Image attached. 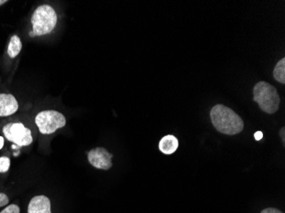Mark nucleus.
<instances>
[{"label":"nucleus","mask_w":285,"mask_h":213,"mask_svg":"<svg viewBox=\"0 0 285 213\" xmlns=\"http://www.w3.org/2000/svg\"><path fill=\"white\" fill-rule=\"evenodd\" d=\"M210 119L212 124L218 132L229 136L239 134L244 128L242 118L232 109L223 104H217L212 108Z\"/></svg>","instance_id":"f257e3e1"},{"label":"nucleus","mask_w":285,"mask_h":213,"mask_svg":"<svg viewBox=\"0 0 285 213\" xmlns=\"http://www.w3.org/2000/svg\"><path fill=\"white\" fill-rule=\"evenodd\" d=\"M254 101L258 103L263 112L273 115L279 109V95L277 89L269 83L261 81L255 85L253 89Z\"/></svg>","instance_id":"f03ea898"},{"label":"nucleus","mask_w":285,"mask_h":213,"mask_svg":"<svg viewBox=\"0 0 285 213\" xmlns=\"http://www.w3.org/2000/svg\"><path fill=\"white\" fill-rule=\"evenodd\" d=\"M57 21L56 11L51 6L44 5L39 6L33 14L32 32H29L30 37L42 36L49 34L55 28Z\"/></svg>","instance_id":"7ed1b4c3"},{"label":"nucleus","mask_w":285,"mask_h":213,"mask_svg":"<svg viewBox=\"0 0 285 213\" xmlns=\"http://www.w3.org/2000/svg\"><path fill=\"white\" fill-rule=\"evenodd\" d=\"M35 124L41 133L49 135L64 127L66 125V119L61 113L55 110H46L36 115Z\"/></svg>","instance_id":"20e7f679"},{"label":"nucleus","mask_w":285,"mask_h":213,"mask_svg":"<svg viewBox=\"0 0 285 213\" xmlns=\"http://www.w3.org/2000/svg\"><path fill=\"white\" fill-rule=\"evenodd\" d=\"M3 133L8 141L18 146H28L33 143L32 132L21 123H9L4 126Z\"/></svg>","instance_id":"39448f33"},{"label":"nucleus","mask_w":285,"mask_h":213,"mask_svg":"<svg viewBox=\"0 0 285 213\" xmlns=\"http://www.w3.org/2000/svg\"><path fill=\"white\" fill-rule=\"evenodd\" d=\"M88 161L93 167L100 170H109L112 167V154L104 148H95L89 151Z\"/></svg>","instance_id":"423d86ee"},{"label":"nucleus","mask_w":285,"mask_h":213,"mask_svg":"<svg viewBox=\"0 0 285 213\" xmlns=\"http://www.w3.org/2000/svg\"><path fill=\"white\" fill-rule=\"evenodd\" d=\"M18 101L11 94H0V117H7L18 110Z\"/></svg>","instance_id":"0eeeda50"},{"label":"nucleus","mask_w":285,"mask_h":213,"mask_svg":"<svg viewBox=\"0 0 285 213\" xmlns=\"http://www.w3.org/2000/svg\"><path fill=\"white\" fill-rule=\"evenodd\" d=\"M27 213H51V200L45 195H38L30 200Z\"/></svg>","instance_id":"6e6552de"},{"label":"nucleus","mask_w":285,"mask_h":213,"mask_svg":"<svg viewBox=\"0 0 285 213\" xmlns=\"http://www.w3.org/2000/svg\"><path fill=\"white\" fill-rule=\"evenodd\" d=\"M179 148V140L173 135H167L161 139L159 149L164 155H173Z\"/></svg>","instance_id":"1a4fd4ad"},{"label":"nucleus","mask_w":285,"mask_h":213,"mask_svg":"<svg viewBox=\"0 0 285 213\" xmlns=\"http://www.w3.org/2000/svg\"><path fill=\"white\" fill-rule=\"evenodd\" d=\"M22 45L20 38L17 35H14L10 40L8 46V55L11 58H15L21 52Z\"/></svg>","instance_id":"9d476101"},{"label":"nucleus","mask_w":285,"mask_h":213,"mask_svg":"<svg viewBox=\"0 0 285 213\" xmlns=\"http://www.w3.org/2000/svg\"><path fill=\"white\" fill-rule=\"evenodd\" d=\"M273 77L277 82L285 84V58L281 59L275 66Z\"/></svg>","instance_id":"9b49d317"},{"label":"nucleus","mask_w":285,"mask_h":213,"mask_svg":"<svg viewBox=\"0 0 285 213\" xmlns=\"http://www.w3.org/2000/svg\"><path fill=\"white\" fill-rule=\"evenodd\" d=\"M11 166V160L8 157H0V173L7 172Z\"/></svg>","instance_id":"f8f14e48"},{"label":"nucleus","mask_w":285,"mask_h":213,"mask_svg":"<svg viewBox=\"0 0 285 213\" xmlns=\"http://www.w3.org/2000/svg\"><path fill=\"white\" fill-rule=\"evenodd\" d=\"M0 213H20V207L17 205H10Z\"/></svg>","instance_id":"ddd939ff"},{"label":"nucleus","mask_w":285,"mask_h":213,"mask_svg":"<svg viewBox=\"0 0 285 213\" xmlns=\"http://www.w3.org/2000/svg\"><path fill=\"white\" fill-rule=\"evenodd\" d=\"M9 201L8 196L4 193H0V207L8 205Z\"/></svg>","instance_id":"4468645a"},{"label":"nucleus","mask_w":285,"mask_h":213,"mask_svg":"<svg viewBox=\"0 0 285 213\" xmlns=\"http://www.w3.org/2000/svg\"><path fill=\"white\" fill-rule=\"evenodd\" d=\"M261 213H283L282 211H280L279 210H277L276 208H267V209H264L262 210Z\"/></svg>","instance_id":"2eb2a0df"},{"label":"nucleus","mask_w":285,"mask_h":213,"mask_svg":"<svg viewBox=\"0 0 285 213\" xmlns=\"http://www.w3.org/2000/svg\"><path fill=\"white\" fill-rule=\"evenodd\" d=\"M262 138H263V133L261 131H256L255 133V139L256 141H261Z\"/></svg>","instance_id":"dca6fc26"},{"label":"nucleus","mask_w":285,"mask_h":213,"mask_svg":"<svg viewBox=\"0 0 285 213\" xmlns=\"http://www.w3.org/2000/svg\"><path fill=\"white\" fill-rule=\"evenodd\" d=\"M279 135L282 136V141H283V144H284V127L282 128V130L279 132Z\"/></svg>","instance_id":"f3484780"},{"label":"nucleus","mask_w":285,"mask_h":213,"mask_svg":"<svg viewBox=\"0 0 285 213\" xmlns=\"http://www.w3.org/2000/svg\"><path fill=\"white\" fill-rule=\"evenodd\" d=\"M4 144H5V140L2 136H0V149H3Z\"/></svg>","instance_id":"a211bd4d"},{"label":"nucleus","mask_w":285,"mask_h":213,"mask_svg":"<svg viewBox=\"0 0 285 213\" xmlns=\"http://www.w3.org/2000/svg\"><path fill=\"white\" fill-rule=\"evenodd\" d=\"M7 3L6 0H0V6H3L5 4Z\"/></svg>","instance_id":"6ab92c4d"}]
</instances>
